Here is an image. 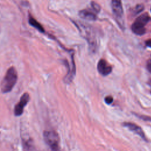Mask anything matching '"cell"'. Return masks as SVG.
<instances>
[{
    "instance_id": "obj_1",
    "label": "cell",
    "mask_w": 151,
    "mask_h": 151,
    "mask_svg": "<svg viewBox=\"0 0 151 151\" xmlns=\"http://www.w3.org/2000/svg\"><path fill=\"white\" fill-rule=\"evenodd\" d=\"M18 80V73L14 67H11L8 69L1 83V90L3 93L10 92L15 86Z\"/></svg>"
},
{
    "instance_id": "obj_2",
    "label": "cell",
    "mask_w": 151,
    "mask_h": 151,
    "mask_svg": "<svg viewBox=\"0 0 151 151\" xmlns=\"http://www.w3.org/2000/svg\"><path fill=\"white\" fill-rule=\"evenodd\" d=\"M150 20V18L147 13L142 14L138 18H137V19L132 24V31L135 34L138 35H143L146 32L145 26L149 22Z\"/></svg>"
},
{
    "instance_id": "obj_3",
    "label": "cell",
    "mask_w": 151,
    "mask_h": 151,
    "mask_svg": "<svg viewBox=\"0 0 151 151\" xmlns=\"http://www.w3.org/2000/svg\"><path fill=\"white\" fill-rule=\"evenodd\" d=\"M44 139L46 144L53 150L59 149V137L58 134L53 130L44 131Z\"/></svg>"
},
{
    "instance_id": "obj_4",
    "label": "cell",
    "mask_w": 151,
    "mask_h": 151,
    "mask_svg": "<svg viewBox=\"0 0 151 151\" xmlns=\"http://www.w3.org/2000/svg\"><path fill=\"white\" fill-rule=\"evenodd\" d=\"M29 95L28 93H25L22 95L19 102L15 105L14 107V113L15 116H20L22 114L24 107L29 102Z\"/></svg>"
},
{
    "instance_id": "obj_5",
    "label": "cell",
    "mask_w": 151,
    "mask_h": 151,
    "mask_svg": "<svg viewBox=\"0 0 151 151\" xmlns=\"http://www.w3.org/2000/svg\"><path fill=\"white\" fill-rule=\"evenodd\" d=\"M97 70L103 76H107L111 72V67L103 59L100 60L97 64Z\"/></svg>"
},
{
    "instance_id": "obj_6",
    "label": "cell",
    "mask_w": 151,
    "mask_h": 151,
    "mask_svg": "<svg viewBox=\"0 0 151 151\" xmlns=\"http://www.w3.org/2000/svg\"><path fill=\"white\" fill-rule=\"evenodd\" d=\"M111 8L114 14L118 18H121L123 15V9L121 0H112Z\"/></svg>"
},
{
    "instance_id": "obj_7",
    "label": "cell",
    "mask_w": 151,
    "mask_h": 151,
    "mask_svg": "<svg viewBox=\"0 0 151 151\" xmlns=\"http://www.w3.org/2000/svg\"><path fill=\"white\" fill-rule=\"evenodd\" d=\"M123 126L127 128H128L130 130L133 132L134 133H135L136 134H138L139 136H140L144 140H146L144 132L143 131V130L142 129V128L139 126H138L137 125L132 123H123Z\"/></svg>"
},
{
    "instance_id": "obj_8",
    "label": "cell",
    "mask_w": 151,
    "mask_h": 151,
    "mask_svg": "<svg viewBox=\"0 0 151 151\" xmlns=\"http://www.w3.org/2000/svg\"><path fill=\"white\" fill-rule=\"evenodd\" d=\"M79 15L81 18L88 21H94L96 19V15L86 9L80 11L79 12Z\"/></svg>"
},
{
    "instance_id": "obj_9",
    "label": "cell",
    "mask_w": 151,
    "mask_h": 151,
    "mask_svg": "<svg viewBox=\"0 0 151 151\" xmlns=\"http://www.w3.org/2000/svg\"><path fill=\"white\" fill-rule=\"evenodd\" d=\"M28 22H29V24L31 26H32L33 27H34L35 28L38 29L40 32H45V30H44L43 27L40 24V23L38 22L35 18H34L31 16H30L29 17Z\"/></svg>"
},
{
    "instance_id": "obj_10",
    "label": "cell",
    "mask_w": 151,
    "mask_h": 151,
    "mask_svg": "<svg viewBox=\"0 0 151 151\" xmlns=\"http://www.w3.org/2000/svg\"><path fill=\"white\" fill-rule=\"evenodd\" d=\"M91 5L93 8V9L96 12H99L100 11V6L99 4H97V3H96L94 1H92L91 2Z\"/></svg>"
},
{
    "instance_id": "obj_11",
    "label": "cell",
    "mask_w": 151,
    "mask_h": 151,
    "mask_svg": "<svg viewBox=\"0 0 151 151\" xmlns=\"http://www.w3.org/2000/svg\"><path fill=\"white\" fill-rule=\"evenodd\" d=\"M104 100H105V102H106L107 104H111V103L113 102V97H112L111 96H107V97H105Z\"/></svg>"
},
{
    "instance_id": "obj_12",
    "label": "cell",
    "mask_w": 151,
    "mask_h": 151,
    "mask_svg": "<svg viewBox=\"0 0 151 151\" xmlns=\"http://www.w3.org/2000/svg\"><path fill=\"white\" fill-rule=\"evenodd\" d=\"M143 6L142 5H137V6H136L135 8V9H134V11H135V13L136 14H137L139 12H140V11H142L143 9Z\"/></svg>"
},
{
    "instance_id": "obj_13",
    "label": "cell",
    "mask_w": 151,
    "mask_h": 151,
    "mask_svg": "<svg viewBox=\"0 0 151 151\" xmlns=\"http://www.w3.org/2000/svg\"><path fill=\"white\" fill-rule=\"evenodd\" d=\"M146 67H147V69L149 71V72H150L151 73V60H149L147 61Z\"/></svg>"
},
{
    "instance_id": "obj_14",
    "label": "cell",
    "mask_w": 151,
    "mask_h": 151,
    "mask_svg": "<svg viewBox=\"0 0 151 151\" xmlns=\"http://www.w3.org/2000/svg\"><path fill=\"white\" fill-rule=\"evenodd\" d=\"M145 44H146V46L151 48V40H147V41H146Z\"/></svg>"
},
{
    "instance_id": "obj_15",
    "label": "cell",
    "mask_w": 151,
    "mask_h": 151,
    "mask_svg": "<svg viewBox=\"0 0 151 151\" xmlns=\"http://www.w3.org/2000/svg\"><path fill=\"white\" fill-rule=\"evenodd\" d=\"M150 10H151V9H150Z\"/></svg>"
}]
</instances>
